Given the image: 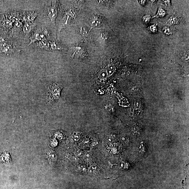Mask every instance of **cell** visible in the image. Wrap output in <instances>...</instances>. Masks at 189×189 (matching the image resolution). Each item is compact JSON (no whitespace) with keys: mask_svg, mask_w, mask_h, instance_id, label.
I'll return each instance as SVG.
<instances>
[{"mask_svg":"<svg viewBox=\"0 0 189 189\" xmlns=\"http://www.w3.org/2000/svg\"><path fill=\"white\" fill-rule=\"evenodd\" d=\"M49 31L46 27H39L35 31L30 37V42L29 46L34 42L42 40L47 41L49 39Z\"/></svg>","mask_w":189,"mask_h":189,"instance_id":"6da1fadb","label":"cell"},{"mask_svg":"<svg viewBox=\"0 0 189 189\" xmlns=\"http://www.w3.org/2000/svg\"><path fill=\"white\" fill-rule=\"evenodd\" d=\"M62 87L58 83L50 84L47 89V96L48 102H52L60 98L61 92Z\"/></svg>","mask_w":189,"mask_h":189,"instance_id":"7a4b0ae2","label":"cell"},{"mask_svg":"<svg viewBox=\"0 0 189 189\" xmlns=\"http://www.w3.org/2000/svg\"><path fill=\"white\" fill-rule=\"evenodd\" d=\"M58 6L56 1H51L46 9L47 15L54 25L57 15Z\"/></svg>","mask_w":189,"mask_h":189,"instance_id":"3957f363","label":"cell"},{"mask_svg":"<svg viewBox=\"0 0 189 189\" xmlns=\"http://www.w3.org/2000/svg\"><path fill=\"white\" fill-rule=\"evenodd\" d=\"M37 16L38 14L36 12H27L23 16V19L25 22L33 23Z\"/></svg>","mask_w":189,"mask_h":189,"instance_id":"277c9868","label":"cell"},{"mask_svg":"<svg viewBox=\"0 0 189 189\" xmlns=\"http://www.w3.org/2000/svg\"><path fill=\"white\" fill-rule=\"evenodd\" d=\"M36 26L35 23H31L27 22H25V24L23 28V31L26 35L28 34Z\"/></svg>","mask_w":189,"mask_h":189,"instance_id":"5b68a950","label":"cell"},{"mask_svg":"<svg viewBox=\"0 0 189 189\" xmlns=\"http://www.w3.org/2000/svg\"><path fill=\"white\" fill-rule=\"evenodd\" d=\"M36 46L41 50L50 51L51 50L49 42L47 41L42 40L37 42Z\"/></svg>","mask_w":189,"mask_h":189,"instance_id":"8992f818","label":"cell"},{"mask_svg":"<svg viewBox=\"0 0 189 189\" xmlns=\"http://www.w3.org/2000/svg\"><path fill=\"white\" fill-rule=\"evenodd\" d=\"M101 21H100V19H99V17H98V16H96V15H93L92 17V19H91L90 29L88 33V35L90 31L94 27L99 26L100 24H101Z\"/></svg>","mask_w":189,"mask_h":189,"instance_id":"52a82bcc","label":"cell"},{"mask_svg":"<svg viewBox=\"0 0 189 189\" xmlns=\"http://www.w3.org/2000/svg\"><path fill=\"white\" fill-rule=\"evenodd\" d=\"M4 153L0 156V161L5 163H8L11 162L10 155L9 153H7L4 150Z\"/></svg>","mask_w":189,"mask_h":189,"instance_id":"ba28073f","label":"cell"},{"mask_svg":"<svg viewBox=\"0 0 189 189\" xmlns=\"http://www.w3.org/2000/svg\"><path fill=\"white\" fill-rule=\"evenodd\" d=\"M2 24L3 26L6 29H9L12 27V22L7 18H3Z\"/></svg>","mask_w":189,"mask_h":189,"instance_id":"9c48e42d","label":"cell"},{"mask_svg":"<svg viewBox=\"0 0 189 189\" xmlns=\"http://www.w3.org/2000/svg\"><path fill=\"white\" fill-rule=\"evenodd\" d=\"M2 51L6 54H9L13 53V46L10 44H7L6 46L1 49Z\"/></svg>","mask_w":189,"mask_h":189,"instance_id":"30bf717a","label":"cell"},{"mask_svg":"<svg viewBox=\"0 0 189 189\" xmlns=\"http://www.w3.org/2000/svg\"><path fill=\"white\" fill-rule=\"evenodd\" d=\"M178 19L176 17L172 16L168 20L166 24L168 25H172L178 24Z\"/></svg>","mask_w":189,"mask_h":189,"instance_id":"8fae6325","label":"cell"},{"mask_svg":"<svg viewBox=\"0 0 189 189\" xmlns=\"http://www.w3.org/2000/svg\"><path fill=\"white\" fill-rule=\"evenodd\" d=\"M115 68L112 64H110L107 67L106 71L108 75L110 76L114 73L115 71Z\"/></svg>","mask_w":189,"mask_h":189,"instance_id":"7c38bea8","label":"cell"},{"mask_svg":"<svg viewBox=\"0 0 189 189\" xmlns=\"http://www.w3.org/2000/svg\"><path fill=\"white\" fill-rule=\"evenodd\" d=\"M166 12L164 10L162 9L160 7H159L158 8V13L157 14H156L155 16H154L153 17V18H155V17H163L164 16H165V15Z\"/></svg>","mask_w":189,"mask_h":189,"instance_id":"4fadbf2b","label":"cell"},{"mask_svg":"<svg viewBox=\"0 0 189 189\" xmlns=\"http://www.w3.org/2000/svg\"><path fill=\"white\" fill-rule=\"evenodd\" d=\"M163 32L166 35H169L172 33V29L168 27H164L162 30Z\"/></svg>","mask_w":189,"mask_h":189,"instance_id":"5bb4252c","label":"cell"},{"mask_svg":"<svg viewBox=\"0 0 189 189\" xmlns=\"http://www.w3.org/2000/svg\"><path fill=\"white\" fill-rule=\"evenodd\" d=\"M108 76L107 73L105 70H101L99 73V77L101 79H105Z\"/></svg>","mask_w":189,"mask_h":189,"instance_id":"9a60e30c","label":"cell"},{"mask_svg":"<svg viewBox=\"0 0 189 189\" xmlns=\"http://www.w3.org/2000/svg\"><path fill=\"white\" fill-rule=\"evenodd\" d=\"M151 17L150 15H147L144 16L143 17V20L146 23H149L150 19H151Z\"/></svg>","mask_w":189,"mask_h":189,"instance_id":"2e32d148","label":"cell"},{"mask_svg":"<svg viewBox=\"0 0 189 189\" xmlns=\"http://www.w3.org/2000/svg\"><path fill=\"white\" fill-rule=\"evenodd\" d=\"M150 31L152 32L156 33L157 31V28L156 26L155 25H153L150 26V27H149Z\"/></svg>","mask_w":189,"mask_h":189,"instance_id":"e0dca14e","label":"cell"},{"mask_svg":"<svg viewBox=\"0 0 189 189\" xmlns=\"http://www.w3.org/2000/svg\"><path fill=\"white\" fill-rule=\"evenodd\" d=\"M74 139L75 140H78L80 138V136L78 135L77 133H74Z\"/></svg>","mask_w":189,"mask_h":189,"instance_id":"ac0fdd59","label":"cell"},{"mask_svg":"<svg viewBox=\"0 0 189 189\" xmlns=\"http://www.w3.org/2000/svg\"><path fill=\"white\" fill-rule=\"evenodd\" d=\"M163 1L165 3V4L166 5H169L170 4V1Z\"/></svg>","mask_w":189,"mask_h":189,"instance_id":"d6986e66","label":"cell"},{"mask_svg":"<svg viewBox=\"0 0 189 189\" xmlns=\"http://www.w3.org/2000/svg\"><path fill=\"white\" fill-rule=\"evenodd\" d=\"M139 3L141 5L144 6V5L145 3V1H138Z\"/></svg>","mask_w":189,"mask_h":189,"instance_id":"ffe728a7","label":"cell"}]
</instances>
